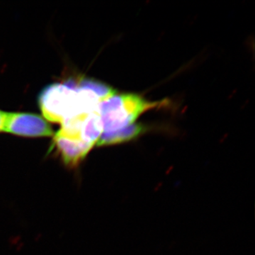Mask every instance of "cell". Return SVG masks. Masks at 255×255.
I'll use <instances>...</instances> for the list:
<instances>
[{
    "mask_svg": "<svg viewBox=\"0 0 255 255\" xmlns=\"http://www.w3.org/2000/svg\"><path fill=\"white\" fill-rule=\"evenodd\" d=\"M166 104L164 101L149 102L135 94L116 92L101 102L103 130L96 146L117 145L140 136L144 128L136 123L137 119L147 111L164 107Z\"/></svg>",
    "mask_w": 255,
    "mask_h": 255,
    "instance_id": "cell-1",
    "label": "cell"
},
{
    "mask_svg": "<svg viewBox=\"0 0 255 255\" xmlns=\"http://www.w3.org/2000/svg\"><path fill=\"white\" fill-rule=\"evenodd\" d=\"M38 103L43 117L53 123L62 124L66 119L84 114L79 107L75 80L46 87L40 94Z\"/></svg>",
    "mask_w": 255,
    "mask_h": 255,
    "instance_id": "cell-2",
    "label": "cell"
},
{
    "mask_svg": "<svg viewBox=\"0 0 255 255\" xmlns=\"http://www.w3.org/2000/svg\"><path fill=\"white\" fill-rule=\"evenodd\" d=\"M3 131L23 137L53 136L49 124L37 114L7 113Z\"/></svg>",
    "mask_w": 255,
    "mask_h": 255,
    "instance_id": "cell-3",
    "label": "cell"
},
{
    "mask_svg": "<svg viewBox=\"0 0 255 255\" xmlns=\"http://www.w3.org/2000/svg\"><path fill=\"white\" fill-rule=\"evenodd\" d=\"M53 142L63 163L72 168L78 167L93 147L80 139L66 136L58 131L53 137Z\"/></svg>",
    "mask_w": 255,
    "mask_h": 255,
    "instance_id": "cell-4",
    "label": "cell"
},
{
    "mask_svg": "<svg viewBox=\"0 0 255 255\" xmlns=\"http://www.w3.org/2000/svg\"><path fill=\"white\" fill-rule=\"evenodd\" d=\"M6 115H7L6 112H2V111L0 110V132L3 131V129H4Z\"/></svg>",
    "mask_w": 255,
    "mask_h": 255,
    "instance_id": "cell-5",
    "label": "cell"
}]
</instances>
